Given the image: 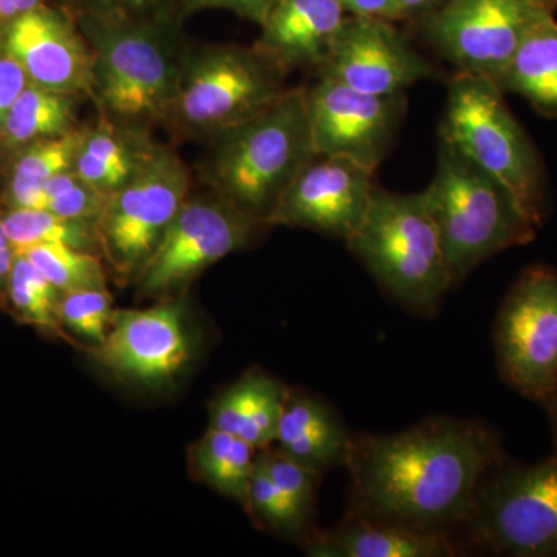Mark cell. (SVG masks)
<instances>
[{
	"label": "cell",
	"instance_id": "7",
	"mask_svg": "<svg viewBox=\"0 0 557 557\" xmlns=\"http://www.w3.org/2000/svg\"><path fill=\"white\" fill-rule=\"evenodd\" d=\"M287 75L255 46L186 49L166 124L188 137H218L273 106L288 90Z\"/></svg>",
	"mask_w": 557,
	"mask_h": 557
},
{
	"label": "cell",
	"instance_id": "40",
	"mask_svg": "<svg viewBox=\"0 0 557 557\" xmlns=\"http://www.w3.org/2000/svg\"><path fill=\"white\" fill-rule=\"evenodd\" d=\"M516 2L533 7V9L549 11V13H555L557 9V0H516Z\"/></svg>",
	"mask_w": 557,
	"mask_h": 557
},
{
	"label": "cell",
	"instance_id": "24",
	"mask_svg": "<svg viewBox=\"0 0 557 557\" xmlns=\"http://www.w3.org/2000/svg\"><path fill=\"white\" fill-rule=\"evenodd\" d=\"M504 94L525 98L544 116H557V21L555 14L539 17L523 36L504 76Z\"/></svg>",
	"mask_w": 557,
	"mask_h": 557
},
{
	"label": "cell",
	"instance_id": "16",
	"mask_svg": "<svg viewBox=\"0 0 557 557\" xmlns=\"http://www.w3.org/2000/svg\"><path fill=\"white\" fill-rule=\"evenodd\" d=\"M0 50L28 83L94 101V54L72 11L47 2L22 14L0 35Z\"/></svg>",
	"mask_w": 557,
	"mask_h": 557
},
{
	"label": "cell",
	"instance_id": "14",
	"mask_svg": "<svg viewBox=\"0 0 557 557\" xmlns=\"http://www.w3.org/2000/svg\"><path fill=\"white\" fill-rule=\"evenodd\" d=\"M95 359L120 380L159 387L178 375L190 358L185 310L172 296L149 309L115 310Z\"/></svg>",
	"mask_w": 557,
	"mask_h": 557
},
{
	"label": "cell",
	"instance_id": "25",
	"mask_svg": "<svg viewBox=\"0 0 557 557\" xmlns=\"http://www.w3.org/2000/svg\"><path fill=\"white\" fill-rule=\"evenodd\" d=\"M83 97L44 89L28 83L0 129V168L17 150L40 139L61 137L78 129V104Z\"/></svg>",
	"mask_w": 557,
	"mask_h": 557
},
{
	"label": "cell",
	"instance_id": "37",
	"mask_svg": "<svg viewBox=\"0 0 557 557\" xmlns=\"http://www.w3.org/2000/svg\"><path fill=\"white\" fill-rule=\"evenodd\" d=\"M16 252L11 247L9 236H7L5 225H3V207L0 201V310H7V288L13 270Z\"/></svg>",
	"mask_w": 557,
	"mask_h": 557
},
{
	"label": "cell",
	"instance_id": "17",
	"mask_svg": "<svg viewBox=\"0 0 557 557\" xmlns=\"http://www.w3.org/2000/svg\"><path fill=\"white\" fill-rule=\"evenodd\" d=\"M317 72L370 95L405 94L418 81L437 75L391 21L348 14Z\"/></svg>",
	"mask_w": 557,
	"mask_h": 557
},
{
	"label": "cell",
	"instance_id": "29",
	"mask_svg": "<svg viewBox=\"0 0 557 557\" xmlns=\"http://www.w3.org/2000/svg\"><path fill=\"white\" fill-rule=\"evenodd\" d=\"M22 256L30 260L60 293L108 287L104 259L98 252L64 244H44L27 249Z\"/></svg>",
	"mask_w": 557,
	"mask_h": 557
},
{
	"label": "cell",
	"instance_id": "23",
	"mask_svg": "<svg viewBox=\"0 0 557 557\" xmlns=\"http://www.w3.org/2000/svg\"><path fill=\"white\" fill-rule=\"evenodd\" d=\"M84 127L61 137L32 143L5 161L0 168L3 209H46L44 186L54 175L73 170Z\"/></svg>",
	"mask_w": 557,
	"mask_h": 557
},
{
	"label": "cell",
	"instance_id": "32",
	"mask_svg": "<svg viewBox=\"0 0 557 557\" xmlns=\"http://www.w3.org/2000/svg\"><path fill=\"white\" fill-rule=\"evenodd\" d=\"M113 311V299L108 287L61 293L62 327L91 343L100 344L104 341L112 324Z\"/></svg>",
	"mask_w": 557,
	"mask_h": 557
},
{
	"label": "cell",
	"instance_id": "12",
	"mask_svg": "<svg viewBox=\"0 0 557 557\" xmlns=\"http://www.w3.org/2000/svg\"><path fill=\"white\" fill-rule=\"evenodd\" d=\"M544 14L549 11L516 0H449L418 21L429 44L457 72L483 76L498 87L523 36Z\"/></svg>",
	"mask_w": 557,
	"mask_h": 557
},
{
	"label": "cell",
	"instance_id": "4",
	"mask_svg": "<svg viewBox=\"0 0 557 557\" xmlns=\"http://www.w3.org/2000/svg\"><path fill=\"white\" fill-rule=\"evenodd\" d=\"M346 244L398 306L417 317L437 314L453 281L423 190L395 194L376 186L364 222Z\"/></svg>",
	"mask_w": 557,
	"mask_h": 557
},
{
	"label": "cell",
	"instance_id": "36",
	"mask_svg": "<svg viewBox=\"0 0 557 557\" xmlns=\"http://www.w3.org/2000/svg\"><path fill=\"white\" fill-rule=\"evenodd\" d=\"M27 84V76L20 64L0 50V129L9 115L11 106L17 100Z\"/></svg>",
	"mask_w": 557,
	"mask_h": 557
},
{
	"label": "cell",
	"instance_id": "41",
	"mask_svg": "<svg viewBox=\"0 0 557 557\" xmlns=\"http://www.w3.org/2000/svg\"><path fill=\"white\" fill-rule=\"evenodd\" d=\"M545 409H547L549 421H552L553 431H555L557 437V395L552 399V401L548 403L547 406H545Z\"/></svg>",
	"mask_w": 557,
	"mask_h": 557
},
{
	"label": "cell",
	"instance_id": "39",
	"mask_svg": "<svg viewBox=\"0 0 557 557\" xmlns=\"http://www.w3.org/2000/svg\"><path fill=\"white\" fill-rule=\"evenodd\" d=\"M397 2V20H420L431 11L440 9L449 0H395Z\"/></svg>",
	"mask_w": 557,
	"mask_h": 557
},
{
	"label": "cell",
	"instance_id": "31",
	"mask_svg": "<svg viewBox=\"0 0 557 557\" xmlns=\"http://www.w3.org/2000/svg\"><path fill=\"white\" fill-rule=\"evenodd\" d=\"M46 209L61 218L84 220L98 225L112 194L102 193L70 170L54 175L44 186Z\"/></svg>",
	"mask_w": 557,
	"mask_h": 557
},
{
	"label": "cell",
	"instance_id": "8",
	"mask_svg": "<svg viewBox=\"0 0 557 557\" xmlns=\"http://www.w3.org/2000/svg\"><path fill=\"white\" fill-rule=\"evenodd\" d=\"M465 525L497 555L557 557V446L537 463L494 468Z\"/></svg>",
	"mask_w": 557,
	"mask_h": 557
},
{
	"label": "cell",
	"instance_id": "27",
	"mask_svg": "<svg viewBox=\"0 0 557 557\" xmlns=\"http://www.w3.org/2000/svg\"><path fill=\"white\" fill-rule=\"evenodd\" d=\"M61 293L25 258L16 256L7 288V313L51 338L72 341L60 319Z\"/></svg>",
	"mask_w": 557,
	"mask_h": 557
},
{
	"label": "cell",
	"instance_id": "10",
	"mask_svg": "<svg viewBox=\"0 0 557 557\" xmlns=\"http://www.w3.org/2000/svg\"><path fill=\"white\" fill-rule=\"evenodd\" d=\"M189 196L188 166L164 146L135 178L110 196L97 228L102 259L116 276H137Z\"/></svg>",
	"mask_w": 557,
	"mask_h": 557
},
{
	"label": "cell",
	"instance_id": "26",
	"mask_svg": "<svg viewBox=\"0 0 557 557\" xmlns=\"http://www.w3.org/2000/svg\"><path fill=\"white\" fill-rule=\"evenodd\" d=\"M256 450L228 432L209 428L189 448L194 478L234 498L247 509L249 483L256 467Z\"/></svg>",
	"mask_w": 557,
	"mask_h": 557
},
{
	"label": "cell",
	"instance_id": "5",
	"mask_svg": "<svg viewBox=\"0 0 557 557\" xmlns=\"http://www.w3.org/2000/svg\"><path fill=\"white\" fill-rule=\"evenodd\" d=\"M454 285L505 249L531 244L537 226L507 186L440 138L437 170L423 190Z\"/></svg>",
	"mask_w": 557,
	"mask_h": 557
},
{
	"label": "cell",
	"instance_id": "3",
	"mask_svg": "<svg viewBox=\"0 0 557 557\" xmlns=\"http://www.w3.org/2000/svg\"><path fill=\"white\" fill-rule=\"evenodd\" d=\"M203 178L249 218L269 225L282 194L318 156L306 87L288 89L269 109L211 138Z\"/></svg>",
	"mask_w": 557,
	"mask_h": 557
},
{
	"label": "cell",
	"instance_id": "22",
	"mask_svg": "<svg viewBox=\"0 0 557 557\" xmlns=\"http://www.w3.org/2000/svg\"><path fill=\"white\" fill-rule=\"evenodd\" d=\"M287 394L281 381L251 370L212 403L211 428L245 440L256 450L270 448L276 443Z\"/></svg>",
	"mask_w": 557,
	"mask_h": 557
},
{
	"label": "cell",
	"instance_id": "43",
	"mask_svg": "<svg viewBox=\"0 0 557 557\" xmlns=\"http://www.w3.org/2000/svg\"><path fill=\"white\" fill-rule=\"evenodd\" d=\"M338 2L341 3V5H343V9H344V7H346L347 3L350 2V0H338ZM344 11H346V10H344Z\"/></svg>",
	"mask_w": 557,
	"mask_h": 557
},
{
	"label": "cell",
	"instance_id": "21",
	"mask_svg": "<svg viewBox=\"0 0 557 557\" xmlns=\"http://www.w3.org/2000/svg\"><path fill=\"white\" fill-rule=\"evenodd\" d=\"M159 146L148 131L123 126L100 113L94 126L84 127L73 171L102 193L113 194L135 178Z\"/></svg>",
	"mask_w": 557,
	"mask_h": 557
},
{
	"label": "cell",
	"instance_id": "28",
	"mask_svg": "<svg viewBox=\"0 0 557 557\" xmlns=\"http://www.w3.org/2000/svg\"><path fill=\"white\" fill-rule=\"evenodd\" d=\"M3 225L17 255L44 244H64L84 251H100L95 223L61 218L47 209H3Z\"/></svg>",
	"mask_w": 557,
	"mask_h": 557
},
{
	"label": "cell",
	"instance_id": "38",
	"mask_svg": "<svg viewBox=\"0 0 557 557\" xmlns=\"http://www.w3.org/2000/svg\"><path fill=\"white\" fill-rule=\"evenodd\" d=\"M50 0H0V35L22 14L38 9Z\"/></svg>",
	"mask_w": 557,
	"mask_h": 557
},
{
	"label": "cell",
	"instance_id": "2",
	"mask_svg": "<svg viewBox=\"0 0 557 557\" xmlns=\"http://www.w3.org/2000/svg\"><path fill=\"white\" fill-rule=\"evenodd\" d=\"M73 14L94 54V102L101 115L141 131L166 123L185 58L177 7L150 17Z\"/></svg>",
	"mask_w": 557,
	"mask_h": 557
},
{
	"label": "cell",
	"instance_id": "35",
	"mask_svg": "<svg viewBox=\"0 0 557 557\" xmlns=\"http://www.w3.org/2000/svg\"><path fill=\"white\" fill-rule=\"evenodd\" d=\"M177 7V0H79L78 11L120 17H150Z\"/></svg>",
	"mask_w": 557,
	"mask_h": 557
},
{
	"label": "cell",
	"instance_id": "13",
	"mask_svg": "<svg viewBox=\"0 0 557 557\" xmlns=\"http://www.w3.org/2000/svg\"><path fill=\"white\" fill-rule=\"evenodd\" d=\"M306 106L318 156L344 157L375 172L405 119L406 97L364 94L318 76L306 87Z\"/></svg>",
	"mask_w": 557,
	"mask_h": 557
},
{
	"label": "cell",
	"instance_id": "6",
	"mask_svg": "<svg viewBox=\"0 0 557 557\" xmlns=\"http://www.w3.org/2000/svg\"><path fill=\"white\" fill-rule=\"evenodd\" d=\"M493 81L457 72L448 84L440 138L507 186L534 225L548 212L544 164Z\"/></svg>",
	"mask_w": 557,
	"mask_h": 557
},
{
	"label": "cell",
	"instance_id": "42",
	"mask_svg": "<svg viewBox=\"0 0 557 557\" xmlns=\"http://www.w3.org/2000/svg\"><path fill=\"white\" fill-rule=\"evenodd\" d=\"M50 2L54 3V5L64 7V9L72 11V13H75L79 7V0H50Z\"/></svg>",
	"mask_w": 557,
	"mask_h": 557
},
{
	"label": "cell",
	"instance_id": "11",
	"mask_svg": "<svg viewBox=\"0 0 557 557\" xmlns=\"http://www.w3.org/2000/svg\"><path fill=\"white\" fill-rule=\"evenodd\" d=\"M270 228L240 209L211 196H189L168 226L156 251L135 276L139 295L166 298L226 256L248 247Z\"/></svg>",
	"mask_w": 557,
	"mask_h": 557
},
{
	"label": "cell",
	"instance_id": "34",
	"mask_svg": "<svg viewBox=\"0 0 557 557\" xmlns=\"http://www.w3.org/2000/svg\"><path fill=\"white\" fill-rule=\"evenodd\" d=\"M278 0H177L183 21L207 10H226L262 27Z\"/></svg>",
	"mask_w": 557,
	"mask_h": 557
},
{
	"label": "cell",
	"instance_id": "33",
	"mask_svg": "<svg viewBox=\"0 0 557 557\" xmlns=\"http://www.w3.org/2000/svg\"><path fill=\"white\" fill-rule=\"evenodd\" d=\"M259 461L269 472L274 485L282 491L304 512L311 516L317 498V490L321 472L314 471L282 449L270 448L259 450Z\"/></svg>",
	"mask_w": 557,
	"mask_h": 557
},
{
	"label": "cell",
	"instance_id": "19",
	"mask_svg": "<svg viewBox=\"0 0 557 557\" xmlns=\"http://www.w3.org/2000/svg\"><path fill=\"white\" fill-rule=\"evenodd\" d=\"M307 552L319 557H450L458 548L449 531L420 530L348 515L333 530L309 541Z\"/></svg>",
	"mask_w": 557,
	"mask_h": 557
},
{
	"label": "cell",
	"instance_id": "15",
	"mask_svg": "<svg viewBox=\"0 0 557 557\" xmlns=\"http://www.w3.org/2000/svg\"><path fill=\"white\" fill-rule=\"evenodd\" d=\"M373 175L344 157H314L282 194L270 228H304L347 240L368 215L376 189Z\"/></svg>",
	"mask_w": 557,
	"mask_h": 557
},
{
	"label": "cell",
	"instance_id": "30",
	"mask_svg": "<svg viewBox=\"0 0 557 557\" xmlns=\"http://www.w3.org/2000/svg\"><path fill=\"white\" fill-rule=\"evenodd\" d=\"M247 511L259 520L260 525L288 536L302 533L310 519L274 485L258 457L249 483Z\"/></svg>",
	"mask_w": 557,
	"mask_h": 557
},
{
	"label": "cell",
	"instance_id": "20",
	"mask_svg": "<svg viewBox=\"0 0 557 557\" xmlns=\"http://www.w3.org/2000/svg\"><path fill=\"white\" fill-rule=\"evenodd\" d=\"M354 435L327 403L298 388H288L278 421V449L314 471L346 467Z\"/></svg>",
	"mask_w": 557,
	"mask_h": 557
},
{
	"label": "cell",
	"instance_id": "9",
	"mask_svg": "<svg viewBox=\"0 0 557 557\" xmlns=\"http://www.w3.org/2000/svg\"><path fill=\"white\" fill-rule=\"evenodd\" d=\"M497 370L507 386L537 405L557 395V269L520 273L494 325Z\"/></svg>",
	"mask_w": 557,
	"mask_h": 557
},
{
	"label": "cell",
	"instance_id": "1",
	"mask_svg": "<svg viewBox=\"0 0 557 557\" xmlns=\"http://www.w3.org/2000/svg\"><path fill=\"white\" fill-rule=\"evenodd\" d=\"M502 463L500 440L480 421L429 418L395 434L354 435L350 515L448 531L465 523L483 480Z\"/></svg>",
	"mask_w": 557,
	"mask_h": 557
},
{
	"label": "cell",
	"instance_id": "18",
	"mask_svg": "<svg viewBox=\"0 0 557 557\" xmlns=\"http://www.w3.org/2000/svg\"><path fill=\"white\" fill-rule=\"evenodd\" d=\"M346 17L338 0H278L252 46L285 73L318 70Z\"/></svg>",
	"mask_w": 557,
	"mask_h": 557
}]
</instances>
